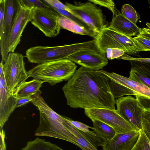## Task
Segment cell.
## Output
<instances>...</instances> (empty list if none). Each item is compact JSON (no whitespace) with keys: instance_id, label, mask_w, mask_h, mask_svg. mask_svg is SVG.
<instances>
[{"instance_id":"6da1fadb","label":"cell","mask_w":150,"mask_h":150,"mask_svg":"<svg viewBox=\"0 0 150 150\" xmlns=\"http://www.w3.org/2000/svg\"><path fill=\"white\" fill-rule=\"evenodd\" d=\"M110 80L100 70L81 66L62 88L70 108L115 109Z\"/></svg>"},{"instance_id":"7a4b0ae2","label":"cell","mask_w":150,"mask_h":150,"mask_svg":"<svg viewBox=\"0 0 150 150\" xmlns=\"http://www.w3.org/2000/svg\"><path fill=\"white\" fill-rule=\"evenodd\" d=\"M39 93L32 96V103L39 111L40 121L35 135L54 137L77 145L73 135L64 124V116L57 113L46 103Z\"/></svg>"},{"instance_id":"3957f363","label":"cell","mask_w":150,"mask_h":150,"mask_svg":"<svg viewBox=\"0 0 150 150\" xmlns=\"http://www.w3.org/2000/svg\"><path fill=\"white\" fill-rule=\"evenodd\" d=\"M83 50L99 52L96 40L59 46L32 47L26 51L25 57L30 62L39 64L67 59L73 54Z\"/></svg>"},{"instance_id":"277c9868","label":"cell","mask_w":150,"mask_h":150,"mask_svg":"<svg viewBox=\"0 0 150 150\" xmlns=\"http://www.w3.org/2000/svg\"><path fill=\"white\" fill-rule=\"evenodd\" d=\"M75 63L67 59L38 64L27 71L28 77L47 82L54 86L68 80L76 70Z\"/></svg>"},{"instance_id":"5b68a950","label":"cell","mask_w":150,"mask_h":150,"mask_svg":"<svg viewBox=\"0 0 150 150\" xmlns=\"http://www.w3.org/2000/svg\"><path fill=\"white\" fill-rule=\"evenodd\" d=\"M65 5L96 36L109 26L101 9L89 0L85 3L75 1L74 4L66 2Z\"/></svg>"},{"instance_id":"8992f818","label":"cell","mask_w":150,"mask_h":150,"mask_svg":"<svg viewBox=\"0 0 150 150\" xmlns=\"http://www.w3.org/2000/svg\"><path fill=\"white\" fill-rule=\"evenodd\" d=\"M95 39L99 50L104 54L108 48L122 50L130 56L136 55L141 51L133 37L122 35L108 27L103 30Z\"/></svg>"},{"instance_id":"52a82bcc","label":"cell","mask_w":150,"mask_h":150,"mask_svg":"<svg viewBox=\"0 0 150 150\" xmlns=\"http://www.w3.org/2000/svg\"><path fill=\"white\" fill-rule=\"evenodd\" d=\"M5 82L8 91L13 94L16 88L29 77L21 53H9L3 66Z\"/></svg>"},{"instance_id":"ba28073f","label":"cell","mask_w":150,"mask_h":150,"mask_svg":"<svg viewBox=\"0 0 150 150\" xmlns=\"http://www.w3.org/2000/svg\"><path fill=\"white\" fill-rule=\"evenodd\" d=\"M84 112L91 120H98L111 127L116 134L138 130L123 118L115 109L86 108L84 109Z\"/></svg>"},{"instance_id":"9c48e42d","label":"cell","mask_w":150,"mask_h":150,"mask_svg":"<svg viewBox=\"0 0 150 150\" xmlns=\"http://www.w3.org/2000/svg\"><path fill=\"white\" fill-rule=\"evenodd\" d=\"M49 6L47 7H35L33 8L31 24L49 38L54 37L61 30L57 20L59 14Z\"/></svg>"},{"instance_id":"30bf717a","label":"cell","mask_w":150,"mask_h":150,"mask_svg":"<svg viewBox=\"0 0 150 150\" xmlns=\"http://www.w3.org/2000/svg\"><path fill=\"white\" fill-rule=\"evenodd\" d=\"M118 113L138 130H142L143 109L136 98L128 95L115 99Z\"/></svg>"},{"instance_id":"8fae6325","label":"cell","mask_w":150,"mask_h":150,"mask_svg":"<svg viewBox=\"0 0 150 150\" xmlns=\"http://www.w3.org/2000/svg\"><path fill=\"white\" fill-rule=\"evenodd\" d=\"M19 0H6L5 13L1 33L0 34V52L1 61H6L8 51L9 38L16 13L20 6Z\"/></svg>"},{"instance_id":"7c38bea8","label":"cell","mask_w":150,"mask_h":150,"mask_svg":"<svg viewBox=\"0 0 150 150\" xmlns=\"http://www.w3.org/2000/svg\"><path fill=\"white\" fill-rule=\"evenodd\" d=\"M19 1L20 6L14 19L10 35L8 47L9 53L14 52L20 43L25 28L32 19L33 8L25 6L20 0Z\"/></svg>"},{"instance_id":"4fadbf2b","label":"cell","mask_w":150,"mask_h":150,"mask_svg":"<svg viewBox=\"0 0 150 150\" xmlns=\"http://www.w3.org/2000/svg\"><path fill=\"white\" fill-rule=\"evenodd\" d=\"M68 59L81 66L95 71H99L108 63L105 54L100 52L83 50L68 57Z\"/></svg>"},{"instance_id":"5bb4252c","label":"cell","mask_w":150,"mask_h":150,"mask_svg":"<svg viewBox=\"0 0 150 150\" xmlns=\"http://www.w3.org/2000/svg\"><path fill=\"white\" fill-rule=\"evenodd\" d=\"M17 98L10 93L6 86L3 73L0 75V127L3 128L16 108Z\"/></svg>"},{"instance_id":"9a60e30c","label":"cell","mask_w":150,"mask_h":150,"mask_svg":"<svg viewBox=\"0 0 150 150\" xmlns=\"http://www.w3.org/2000/svg\"><path fill=\"white\" fill-rule=\"evenodd\" d=\"M141 131L116 134L104 144L102 150H130L137 142Z\"/></svg>"},{"instance_id":"2e32d148","label":"cell","mask_w":150,"mask_h":150,"mask_svg":"<svg viewBox=\"0 0 150 150\" xmlns=\"http://www.w3.org/2000/svg\"><path fill=\"white\" fill-rule=\"evenodd\" d=\"M108 27L120 34L130 37L137 36L140 34L141 29L125 18L117 9L112 14V21Z\"/></svg>"},{"instance_id":"e0dca14e","label":"cell","mask_w":150,"mask_h":150,"mask_svg":"<svg viewBox=\"0 0 150 150\" xmlns=\"http://www.w3.org/2000/svg\"><path fill=\"white\" fill-rule=\"evenodd\" d=\"M100 70L110 80L134 92L137 93V95L148 97L150 88L145 85L135 81L129 78L113 72H109L102 70Z\"/></svg>"},{"instance_id":"ac0fdd59","label":"cell","mask_w":150,"mask_h":150,"mask_svg":"<svg viewBox=\"0 0 150 150\" xmlns=\"http://www.w3.org/2000/svg\"><path fill=\"white\" fill-rule=\"evenodd\" d=\"M57 20L60 29H64L75 34L87 35L95 38L96 35L89 29L82 26L73 20L59 14Z\"/></svg>"},{"instance_id":"d6986e66","label":"cell","mask_w":150,"mask_h":150,"mask_svg":"<svg viewBox=\"0 0 150 150\" xmlns=\"http://www.w3.org/2000/svg\"><path fill=\"white\" fill-rule=\"evenodd\" d=\"M44 82L35 79L28 81H25L16 88L13 94L17 97H32L42 93L40 88Z\"/></svg>"},{"instance_id":"ffe728a7","label":"cell","mask_w":150,"mask_h":150,"mask_svg":"<svg viewBox=\"0 0 150 150\" xmlns=\"http://www.w3.org/2000/svg\"><path fill=\"white\" fill-rule=\"evenodd\" d=\"M64 124L66 128L74 137L77 144L76 146L82 150H98L81 131L73 126L64 116Z\"/></svg>"},{"instance_id":"44dd1931","label":"cell","mask_w":150,"mask_h":150,"mask_svg":"<svg viewBox=\"0 0 150 150\" xmlns=\"http://www.w3.org/2000/svg\"><path fill=\"white\" fill-rule=\"evenodd\" d=\"M21 150H64L57 145L46 141L45 139L36 138L28 142Z\"/></svg>"},{"instance_id":"7402d4cb","label":"cell","mask_w":150,"mask_h":150,"mask_svg":"<svg viewBox=\"0 0 150 150\" xmlns=\"http://www.w3.org/2000/svg\"><path fill=\"white\" fill-rule=\"evenodd\" d=\"M92 121L93 129L95 130L105 142L112 139L116 134L114 129L108 125L98 120Z\"/></svg>"},{"instance_id":"603a6c76","label":"cell","mask_w":150,"mask_h":150,"mask_svg":"<svg viewBox=\"0 0 150 150\" xmlns=\"http://www.w3.org/2000/svg\"><path fill=\"white\" fill-rule=\"evenodd\" d=\"M121 12L125 18L137 25V22L140 17L132 6L128 4H124L121 8Z\"/></svg>"},{"instance_id":"cb8c5ba5","label":"cell","mask_w":150,"mask_h":150,"mask_svg":"<svg viewBox=\"0 0 150 150\" xmlns=\"http://www.w3.org/2000/svg\"><path fill=\"white\" fill-rule=\"evenodd\" d=\"M130 150H150V142L143 130L141 131L137 142Z\"/></svg>"},{"instance_id":"d4e9b609","label":"cell","mask_w":150,"mask_h":150,"mask_svg":"<svg viewBox=\"0 0 150 150\" xmlns=\"http://www.w3.org/2000/svg\"><path fill=\"white\" fill-rule=\"evenodd\" d=\"M131 69L145 75L150 79V63L137 61H129Z\"/></svg>"},{"instance_id":"484cf974","label":"cell","mask_w":150,"mask_h":150,"mask_svg":"<svg viewBox=\"0 0 150 150\" xmlns=\"http://www.w3.org/2000/svg\"><path fill=\"white\" fill-rule=\"evenodd\" d=\"M129 78L150 88V79L145 74L131 69Z\"/></svg>"},{"instance_id":"4316f807","label":"cell","mask_w":150,"mask_h":150,"mask_svg":"<svg viewBox=\"0 0 150 150\" xmlns=\"http://www.w3.org/2000/svg\"><path fill=\"white\" fill-rule=\"evenodd\" d=\"M142 124V130L150 142V110L143 109Z\"/></svg>"},{"instance_id":"83f0119b","label":"cell","mask_w":150,"mask_h":150,"mask_svg":"<svg viewBox=\"0 0 150 150\" xmlns=\"http://www.w3.org/2000/svg\"><path fill=\"white\" fill-rule=\"evenodd\" d=\"M133 38L141 51H150V40L142 36L140 34Z\"/></svg>"},{"instance_id":"f1b7e54d","label":"cell","mask_w":150,"mask_h":150,"mask_svg":"<svg viewBox=\"0 0 150 150\" xmlns=\"http://www.w3.org/2000/svg\"><path fill=\"white\" fill-rule=\"evenodd\" d=\"M43 1L51 7L64 10L74 16V14L72 10L59 0H44Z\"/></svg>"},{"instance_id":"f546056e","label":"cell","mask_w":150,"mask_h":150,"mask_svg":"<svg viewBox=\"0 0 150 150\" xmlns=\"http://www.w3.org/2000/svg\"><path fill=\"white\" fill-rule=\"evenodd\" d=\"M95 5L105 7L113 13L117 8L114 1L112 0H88Z\"/></svg>"},{"instance_id":"4dcf8cb0","label":"cell","mask_w":150,"mask_h":150,"mask_svg":"<svg viewBox=\"0 0 150 150\" xmlns=\"http://www.w3.org/2000/svg\"><path fill=\"white\" fill-rule=\"evenodd\" d=\"M125 51L118 48H108L106 51V57L108 59L112 60L115 59H118L122 56Z\"/></svg>"},{"instance_id":"1f68e13d","label":"cell","mask_w":150,"mask_h":150,"mask_svg":"<svg viewBox=\"0 0 150 150\" xmlns=\"http://www.w3.org/2000/svg\"><path fill=\"white\" fill-rule=\"evenodd\" d=\"M51 7L52 9L57 12L60 15L65 16L75 21L81 25L89 29L88 26L84 23L68 12L64 10L54 8L52 7Z\"/></svg>"},{"instance_id":"d6a6232c","label":"cell","mask_w":150,"mask_h":150,"mask_svg":"<svg viewBox=\"0 0 150 150\" xmlns=\"http://www.w3.org/2000/svg\"><path fill=\"white\" fill-rule=\"evenodd\" d=\"M135 96L143 109L150 110V98L140 95Z\"/></svg>"},{"instance_id":"836d02e7","label":"cell","mask_w":150,"mask_h":150,"mask_svg":"<svg viewBox=\"0 0 150 150\" xmlns=\"http://www.w3.org/2000/svg\"><path fill=\"white\" fill-rule=\"evenodd\" d=\"M6 0H0V34L1 33L4 20Z\"/></svg>"},{"instance_id":"e575fe53","label":"cell","mask_w":150,"mask_h":150,"mask_svg":"<svg viewBox=\"0 0 150 150\" xmlns=\"http://www.w3.org/2000/svg\"><path fill=\"white\" fill-rule=\"evenodd\" d=\"M117 59L127 60L129 61H137L141 62L150 63V58L134 57L125 53Z\"/></svg>"},{"instance_id":"d590c367","label":"cell","mask_w":150,"mask_h":150,"mask_svg":"<svg viewBox=\"0 0 150 150\" xmlns=\"http://www.w3.org/2000/svg\"><path fill=\"white\" fill-rule=\"evenodd\" d=\"M17 102L16 108L20 107L24 105L33 100L32 97H17Z\"/></svg>"},{"instance_id":"8d00e7d4","label":"cell","mask_w":150,"mask_h":150,"mask_svg":"<svg viewBox=\"0 0 150 150\" xmlns=\"http://www.w3.org/2000/svg\"><path fill=\"white\" fill-rule=\"evenodd\" d=\"M0 150H6L5 142V134L3 128L0 127Z\"/></svg>"},{"instance_id":"74e56055","label":"cell","mask_w":150,"mask_h":150,"mask_svg":"<svg viewBox=\"0 0 150 150\" xmlns=\"http://www.w3.org/2000/svg\"><path fill=\"white\" fill-rule=\"evenodd\" d=\"M140 34L146 38L150 40V30L147 28H141Z\"/></svg>"},{"instance_id":"f35d334b","label":"cell","mask_w":150,"mask_h":150,"mask_svg":"<svg viewBox=\"0 0 150 150\" xmlns=\"http://www.w3.org/2000/svg\"><path fill=\"white\" fill-rule=\"evenodd\" d=\"M146 25L147 26V28L149 29L150 30V23L147 22L146 23Z\"/></svg>"},{"instance_id":"ab89813d","label":"cell","mask_w":150,"mask_h":150,"mask_svg":"<svg viewBox=\"0 0 150 150\" xmlns=\"http://www.w3.org/2000/svg\"><path fill=\"white\" fill-rule=\"evenodd\" d=\"M148 97L150 98V91H149V96Z\"/></svg>"},{"instance_id":"60d3db41","label":"cell","mask_w":150,"mask_h":150,"mask_svg":"<svg viewBox=\"0 0 150 150\" xmlns=\"http://www.w3.org/2000/svg\"><path fill=\"white\" fill-rule=\"evenodd\" d=\"M149 4L150 5L149 8H150V0H148Z\"/></svg>"},{"instance_id":"b9f144b4","label":"cell","mask_w":150,"mask_h":150,"mask_svg":"<svg viewBox=\"0 0 150 150\" xmlns=\"http://www.w3.org/2000/svg\"></svg>"}]
</instances>
